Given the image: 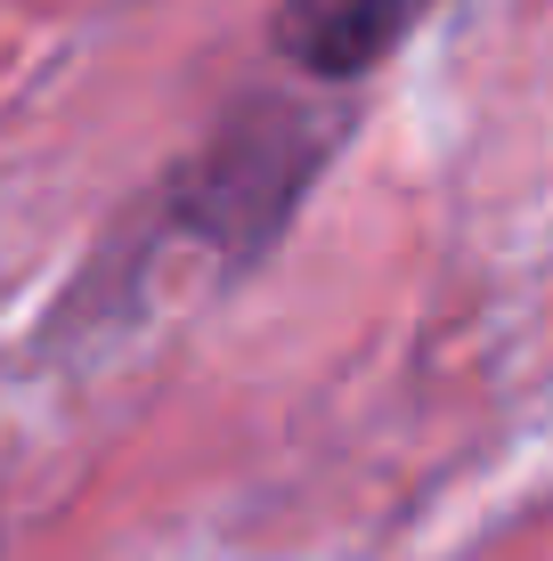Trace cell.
Wrapping results in <instances>:
<instances>
[{"instance_id":"obj_1","label":"cell","mask_w":553,"mask_h":561,"mask_svg":"<svg viewBox=\"0 0 553 561\" xmlns=\"http://www.w3.org/2000/svg\"><path fill=\"white\" fill-rule=\"evenodd\" d=\"M342 139H350V106L301 99V90H253L163 180L155 237H187L220 261V277H244L285 244L293 211L310 204Z\"/></svg>"},{"instance_id":"obj_2","label":"cell","mask_w":553,"mask_h":561,"mask_svg":"<svg viewBox=\"0 0 553 561\" xmlns=\"http://www.w3.org/2000/svg\"><path fill=\"white\" fill-rule=\"evenodd\" d=\"M440 9L448 0H277L269 49L301 82L350 90V82H367V73H383Z\"/></svg>"}]
</instances>
